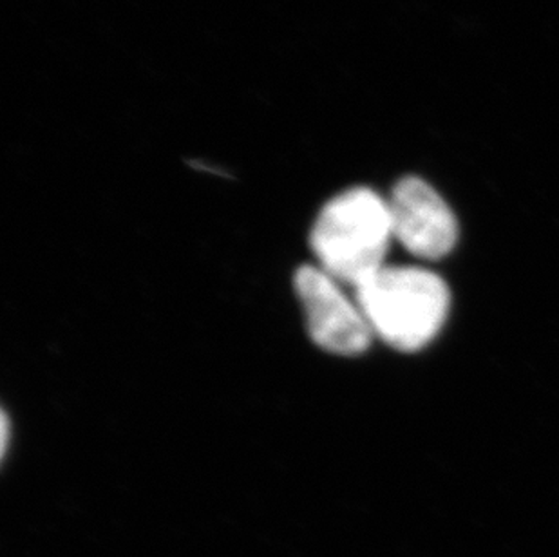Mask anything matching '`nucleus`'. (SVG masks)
<instances>
[{
	"mask_svg": "<svg viewBox=\"0 0 559 557\" xmlns=\"http://www.w3.org/2000/svg\"><path fill=\"white\" fill-rule=\"evenodd\" d=\"M354 292L373 336L399 352L429 346L451 313L448 284L420 266L385 264Z\"/></svg>",
	"mask_w": 559,
	"mask_h": 557,
	"instance_id": "1",
	"label": "nucleus"
},
{
	"mask_svg": "<svg viewBox=\"0 0 559 557\" xmlns=\"http://www.w3.org/2000/svg\"><path fill=\"white\" fill-rule=\"evenodd\" d=\"M391 241L390 201L368 187L333 195L310 232L317 266L354 289L385 266Z\"/></svg>",
	"mask_w": 559,
	"mask_h": 557,
	"instance_id": "2",
	"label": "nucleus"
},
{
	"mask_svg": "<svg viewBox=\"0 0 559 557\" xmlns=\"http://www.w3.org/2000/svg\"><path fill=\"white\" fill-rule=\"evenodd\" d=\"M294 286L317 346L341 357L368 352L373 333L357 299H349L344 292V284L319 266L305 264L297 270Z\"/></svg>",
	"mask_w": 559,
	"mask_h": 557,
	"instance_id": "3",
	"label": "nucleus"
},
{
	"mask_svg": "<svg viewBox=\"0 0 559 557\" xmlns=\"http://www.w3.org/2000/svg\"><path fill=\"white\" fill-rule=\"evenodd\" d=\"M388 201L393 237L407 252L426 261H438L453 252L460 237L459 220L426 179L402 178Z\"/></svg>",
	"mask_w": 559,
	"mask_h": 557,
	"instance_id": "4",
	"label": "nucleus"
},
{
	"mask_svg": "<svg viewBox=\"0 0 559 557\" xmlns=\"http://www.w3.org/2000/svg\"><path fill=\"white\" fill-rule=\"evenodd\" d=\"M8 432H10V420H8V416H5L4 413V418H2V452H4V454L5 449H8V438H10Z\"/></svg>",
	"mask_w": 559,
	"mask_h": 557,
	"instance_id": "5",
	"label": "nucleus"
}]
</instances>
